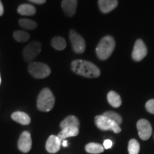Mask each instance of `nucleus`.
Segmentation results:
<instances>
[{
    "instance_id": "obj_1",
    "label": "nucleus",
    "mask_w": 154,
    "mask_h": 154,
    "mask_svg": "<svg viewBox=\"0 0 154 154\" xmlns=\"http://www.w3.org/2000/svg\"><path fill=\"white\" fill-rule=\"evenodd\" d=\"M72 69L76 74L87 77V78H97L101 74L100 69L88 61L77 59L72 61Z\"/></svg>"
},
{
    "instance_id": "obj_2",
    "label": "nucleus",
    "mask_w": 154,
    "mask_h": 154,
    "mask_svg": "<svg viewBox=\"0 0 154 154\" xmlns=\"http://www.w3.org/2000/svg\"><path fill=\"white\" fill-rule=\"evenodd\" d=\"M115 46L114 38L111 36H106L101 38L96 47V55L101 60H106L111 57Z\"/></svg>"
},
{
    "instance_id": "obj_3",
    "label": "nucleus",
    "mask_w": 154,
    "mask_h": 154,
    "mask_svg": "<svg viewBox=\"0 0 154 154\" xmlns=\"http://www.w3.org/2000/svg\"><path fill=\"white\" fill-rule=\"evenodd\" d=\"M55 103L54 96L51 90L48 88H44L40 92L37 99V107L40 111H47L53 109Z\"/></svg>"
},
{
    "instance_id": "obj_4",
    "label": "nucleus",
    "mask_w": 154,
    "mask_h": 154,
    "mask_svg": "<svg viewBox=\"0 0 154 154\" xmlns=\"http://www.w3.org/2000/svg\"><path fill=\"white\" fill-rule=\"evenodd\" d=\"M28 72L34 78L44 79L49 76L51 69L44 63L32 62L28 66Z\"/></svg>"
},
{
    "instance_id": "obj_5",
    "label": "nucleus",
    "mask_w": 154,
    "mask_h": 154,
    "mask_svg": "<svg viewBox=\"0 0 154 154\" xmlns=\"http://www.w3.org/2000/svg\"><path fill=\"white\" fill-rule=\"evenodd\" d=\"M95 124L100 130L102 131L111 130L116 134H119L121 131L120 126L118 124L103 115L96 116L95 117Z\"/></svg>"
},
{
    "instance_id": "obj_6",
    "label": "nucleus",
    "mask_w": 154,
    "mask_h": 154,
    "mask_svg": "<svg viewBox=\"0 0 154 154\" xmlns=\"http://www.w3.org/2000/svg\"><path fill=\"white\" fill-rule=\"evenodd\" d=\"M42 50L41 43L38 42H33L26 46L23 51V57L27 62L33 61L39 54Z\"/></svg>"
},
{
    "instance_id": "obj_7",
    "label": "nucleus",
    "mask_w": 154,
    "mask_h": 154,
    "mask_svg": "<svg viewBox=\"0 0 154 154\" xmlns=\"http://www.w3.org/2000/svg\"><path fill=\"white\" fill-rule=\"evenodd\" d=\"M69 37L72 43L73 50L77 54H82L86 49V42L84 38L76 31L71 30L69 33Z\"/></svg>"
},
{
    "instance_id": "obj_8",
    "label": "nucleus",
    "mask_w": 154,
    "mask_h": 154,
    "mask_svg": "<svg viewBox=\"0 0 154 154\" xmlns=\"http://www.w3.org/2000/svg\"><path fill=\"white\" fill-rule=\"evenodd\" d=\"M136 127L139 137L142 140H146L150 138L152 134V127L149 121L146 119H140L137 122Z\"/></svg>"
},
{
    "instance_id": "obj_9",
    "label": "nucleus",
    "mask_w": 154,
    "mask_h": 154,
    "mask_svg": "<svg viewBox=\"0 0 154 154\" xmlns=\"http://www.w3.org/2000/svg\"><path fill=\"white\" fill-rule=\"evenodd\" d=\"M147 48L144 42L141 39L136 40L132 52L133 59L136 61H141L147 55Z\"/></svg>"
},
{
    "instance_id": "obj_10",
    "label": "nucleus",
    "mask_w": 154,
    "mask_h": 154,
    "mask_svg": "<svg viewBox=\"0 0 154 154\" xmlns=\"http://www.w3.org/2000/svg\"><path fill=\"white\" fill-rule=\"evenodd\" d=\"M32 141L31 135L28 131H24L21 134L18 141V147L23 153H28L32 149Z\"/></svg>"
},
{
    "instance_id": "obj_11",
    "label": "nucleus",
    "mask_w": 154,
    "mask_h": 154,
    "mask_svg": "<svg viewBox=\"0 0 154 154\" xmlns=\"http://www.w3.org/2000/svg\"><path fill=\"white\" fill-rule=\"evenodd\" d=\"M61 140L57 136L51 135L48 138L46 143V149L49 153H55L59 151L61 146Z\"/></svg>"
},
{
    "instance_id": "obj_12",
    "label": "nucleus",
    "mask_w": 154,
    "mask_h": 154,
    "mask_svg": "<svg viewBox=\"0 0 154 154\" xmlns=\"http://www.w3.org/2000/svg\"><path fill=\"white\" fill-rule=\"evenodd\" d=\"M61 7L68 17L74 16L77 7V0H62Z\"/></svg>"
},
{
    "instance_id": "obj_13",
    "label": "nucleus",
    "mask_w": 154,
    "mask_h": 154,
    "mask_svg": "<svg viewBox=\"0 0 154 154\" xmlns=\"http://www.w3.org/2000/svg\"><path fill=\"white\" fill-rule=\"evenodd\" d=\"M118 5V0H99L100 10L103 13H109Z\"/></svg>"
},
{
    "instance_id": "obj_14",
    "label": "nucleus",
    "mask_w": 154,
    "mask_h": 154,
    "mask_svg": "<svg viewBox=\"0 0 154 154\" xmlns=\"http://www.w3.org/2000/svg\"><path fill=\"white\" fill-rule=\"evenodd\" d=\"M79 133V128L76 127H66V128H62L61 131L58 134V137L60 138L62 141L67 138L73 137V136H76Z\"/></svg>"
},
{
    "instance_id": "obj_15",
    "label": "nucleus",
    "mask_w": 154,
    "mask_h": 154,
    "mask_svg": "<svg viewBox=\"0 0 154 154\" xmlns=\"http://www.w3.org/2000/svg\"><path fill=\"white\" fill-rule=\"evenodd\" d=\"M11 119L22 125H28L31 122L29 116L26 114V113L22 112V111H17V112L13 113L11 115Z\"/></svg>"
},
{
    "instance_id": "obj_16",
    "label": "nucleus",
    "mask_w": 154,
    "mask_h": 154,
    "mask_svg": "<svg viewBox=\"0 0 154 154\" xmlns=\"http://www.w3.org/2000/svg\"><path fill=\"white\" fill-rule=\"evenodd\" d=\"M79 121L74 116H69L64 120L61 121L60 127L62 128H66V127H76L79 128Z\"/></svg>"
},
{
    "instance_id": "obj_17",
    "label": "nucleus",
    "mask_w": 154,
    "mask_h": 154,
    "mask_svg": "<svg viewBox=\"0 0 154 154\" xmlns=\"http://www.w3.org/2000/svg\"><path fill=\"white\" fill-rule=\"evenodd\" d=\"M107 99L109 104L114 108H118L121 105V96L116 92L111 91L107 95Z\"/></svg>"
},
{
    "instance_id": "obj_18",
    "label": "nucleus",
    "mask_w": 154,
    "mask_h": 154,
    "mask_svg": "<svg viewBox=\"0 0 154 154\" xmlns=\"http://www.w3.org/2000/svg\"><path fill=\"white\" fill-rule=\"evenodd\" d=\"M17 11L20 14L24 15V16H32L36 13V9L34 6L24 4V5L19 6Z\"/></svg>"
},
{
    "instance_id": "obj_19",
    "label": "nucleus",
    "mask_w": 154,
    "mask_h": 154,
    "mask_svg": "<svg viewBox=\"0 0 154 154\" xmlns=\"http://www.w3.org/2000/svg\"><path fill=\"white\" fill-rule=\"evenodd\" d=\"M86 151L88 153L92 154H99L104 151L103 146L99 143H88L85 147Z\"/></svg>"
},
{
    "instance_id": "obj_20",
    "label": "nucleus",
    "mask_w": 154,
    "mask_h": 154,
    "mask_svg": "<svg viewBox=\"0 0 154 154\" xmlns=\"http://www.w3.org/2000/svg\"><path fill=\"white\" fill-rule=\"evenodd\" d=\"M51 45L55 49L61 51L66 47V42L65 39L61 36H55L51 40Z\"/></svg>"
},
{
    "instance_id": "obj_21",
    "label": "nucleus",
    "mask_w": 154,
    "mask_h": 154,
    "mask_svg": "<svg viewBox=\"0 0 154 154\" xmlns=\"http://www.w3.org/2000/svg\"><path fill=\"white\" fill-rule=\"evenodd\" d=\"M19 23L22 27L26 29H34L37 27V24L34 21L30 20L27 19H19Z\"/></svg>"
},
{
    "instance_id": "obj_22",
    "label": "nucleus",
    "mask_w": 154,
    "mask_h": 154,
    "mask_svg": "<svg viewBox=\"0 0 154 154\" xmlns=\"http://www.w3.org/2000/svg\"><path fill=\"white\" fill-rule=\"evenodd\" d=\"M14 38L17 42H25L29 39V34L24 31H16L14 32Z\"/></svg>"
},
{
    "instance_id": "obj_23",
    "label": "nucleus",
    "mask_w": 154,
    "mask_h": 154,
    "mask_svg": "<svg viewBox=\"0 0 154 154\" xmlns=\"http://www.w3.org/2000/svg\"><path fill=\"white\" fill-rule=\"evenodd\" d=\"M128 150L129 154H138L140 151L139 143L136 139L130 140Z\"/></svg>"
},
{
    "instance_id": "obj_24",
    "label": "nucleus",
    "mask_w": 154,
    "mask_h": 154,
    "mask_svg": "<svg viewBox=\"0 0 154 154\" xmlns=\"http://www.w3.org/2000/svg\"><path fill=\"white\" fill-rule=\"evenodd\" d=\"M103 115L111 119V121H114L119 125H120L122 123V117L117 113L113 112V111H106L103 113Z\"/></svg>"
},
{
    "instance_id": "obj_25",
    "label": "nucleus",
    "mask_w": 154,
    "mask_h": 154,
    "mask_svg": "<svg viewBox=\"0 0 154 154\" xmlns=\"http://www.w3.org/2000/svg\"><path fill=\"white\" fill-rule=\"evenodd\" d=\"M146 109L149 113L154 114V99H151L146 102Z\"/></svg>"
},
{
    "instance_id": "obj_26",
    "label": "nucleus",
    "mask_w": 154,
    "mask_h": 154,
    "mask_svg": "<svg viewBox=\"0 0 154 154\" xmlns=\"http://www.w3.org/2000/svg\"><path fill=\"white\" fill-rule=\"evenodd\" d=\"M112 146H113V142L111 141V140L109 139L105 140L104 142H103V148H104L105 149H111Z\"/></svg>"
},
{
    "instance_id": "obj_27",
    "label": "nucleus",
    "mask_w": 154,
    "mask_h": 154,
    "mask_svg": "<svg viewBox=\"0 0 154 154\" xmlns=\"http://www.w3.org/2000/svg\"><path fill=\"white\" fill-rule=\"evenodd\" d=\"M30 2H34V3H36V4H44L45 2L47 0H29Z\"/></svg>"
},
{
    "instance_id": "obj_28",
    "label": "nucleus",
    "mask_w": 154,
    "mask_h": 154,
    "mask_svg": "<svg viewBox=\"0 0 154 154\" xmlns=\"http://www.w3.org/2000/svg\"><path fill=\"white\" fill-rule=\"evenodd\" d=\"M4 14V7L1 0H0V16H2Z\"/></svg>"
},
{
    "instance_id": "obj_29",
    "label": "nucleus",
    "mask_w": 154,
    "mask_h": 154,
    "mask_svg": "<svg viewBox=\"0 0 154 154\" xmlns=\"http://www.w3.org/2000/svg\"><path fill=\"white\" fill-rule=\"evenodd\" d=\"M61 145H62L63 147H66L67 146H68V141L65 139V140H63L62 142H61Z\"/></svg>"
},
{
    "instance_id": "obj_30",
    "label": "nucleus",
    "mask_w": 154,
    "mask_h": 154,
    "mask_svg": "<svg viewBox=\"0 0 154 154\" xmlns=\"http://www.w3.org/2000/svg\"><path fill=\"white\" fill-rule=\"evenodd\" d=\"M0 84H1V76H0Z\"/></svg>"
}]
</instances>
